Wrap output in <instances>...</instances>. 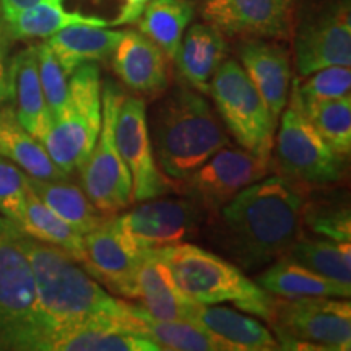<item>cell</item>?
Masks as SVG:
<instances>
[{"label":"cell","instance_id":"6da1fadb","mask_svg":"<svg viewBox=\"0 0 351 351\" xmlns=\"http://www.w3.org/2000/svg\"><path fill=\"white\" fill-rule=\"evenodd\" d=\"M300 184L265 176L219 210V234L236 262L256 269L287 254L300 239L306 204Z\"/></svg>","mask_w":351,"mask_h":351},{"label":"cell","instance_id":"7a4b0ae2","mask_svg":"<svg viewBox=\"0 0 351 351\" xmlns=\"http://www.w3.org/2000/svg\"><path fill=\"white\" fill-rule=\"evenodd\" d=\"M20 244L32 265L39 309L57 333L54 345L65 328L86 324L112 326L137 335L130 304L109 296L70 254L25 232Z\"/></svg>","mask_w":351,"mask_h":351},{"label":"cell","instance_id":"3957f363","mask_svg":"<svg viewBox=\"0 0 351 351\" xmlns=\"http://www.w3.org/2000/svg\"><path fill=\"white\" fill-rule=\"evenodd\" d=\"M152 145L161 171L171 179L184 181L228 147L230 137L204 96L178 88L156 109Z\"/></svg>","mask_w":351,"mask_h":351},{"label":"cell","instance_id":"277c9868","mask_svg":"<svg viewBox=\"0 0 351 351\" xmlns=\"http://www.w3.org/2000/svg\"><path fill=\"white\" fill-rule=\"evenodd\" d=\"M161 249L176 288L186 300L204 306L232 302L244 313L271 319L275 298L223 257L189 243Z\"/></svg>","mask_w":351,"mask_h":351},{"label":"cell","instance_id":"5b68a950","mask_svg":"<svg viewBox=\"0 0 351 351\" xmlns=\"http://www.w3.org/2000/svg\"><path fill=\"white\" fill-rule=\"evenodd\" d=\"M21 234L16 230L0 243V350L52 351L57 333L39 309Z\"/></svg>","mask_w":351,"mask_h":351},{"label":"cell","instance_id":"8992f818","mask_svg":"<svg viewBox=\"0 0 351 351\" xmlns=\"http://www.w3.org/2000/svg\"><path fill=\"white\" fill-rule=\"evenodd\" d=\"M69 99L64 112L44 135L47 155L65 174L80 169L93 150L101 129V82L95 62L83 64L70 73Z\"/></svg>","mask_w":351,"mask_h":351},{"label":"cell","instance_id":"52a82bcc","mask_svg":"<svg viewBox=\"0 0 351 351\" xmlns=\"http://www.w3.org/2000/svg\"><path fill=\"white\" fill-rule=\"evenodd\" d=\"M282 350L348 351L351 304L345 298L301 296L275 300L269 320Z\"/></svg>","mask_w":351,"mask_h":351},{"label":"cell","instance_id":"ba28073f","mask_svg":"<svg viewBox=\"0 0 351 351\" xmlns=\"http://www.w3.org/2000/svg\"><path fill=\"white\" fill-rule=\"evenodd\" d=\"M280 117L275 156L285 178L311 186H324L341 179L345 156L333 152L307 119L298 93V80L293 83L291 96Z\"/></svg>","mask_w":351,"mask_h":351},{"label":"cell","instance_id":"9c48e42d","mask_svg":"<svg viewBox=\"0 0 351 351\" xmlns=\"http://www.w3.org/2000/svg\"><path fill=\"white\" fill-rule=\"evenodd\" d=\"M125 95L106 82L101 95V129L85 163L80 166L82 186L103 215H116L132 204V178L116 145V119Z\"/></svg>","mask_w":351,"mask_h":351},{"label":"cell","instance_id":"30bf717a","mask_svg":"<svg viewBox=\"0 0 351 351\" xmlns=\"http://www.w3.org/2000/svg\"><path fill=\"white\" fill-rule=\"evenodd\" d=\"M223 121L244 150L270 156L276 121L262 95L236 60H223L208 85Z\"/></svg>","mask_w":351,"mask_h":351},{"label":"cell","instance_id":"8fae6325","mask_svg":"<svg viewBox=\"0 0 351 351\" xmlns=\"http://www.w3.org/2000/svg\"><path fill=\"white\" fill-rule=\"evenodd\" d=\"M116 145L132 178V202H145L178 191V184L161 171L147 124V104L125 96L116 119Z\"/></svg>","mask_w":351,"mask_h":351},{"label":"cell","instance_id":"7c38bea8","mask_svg":"<svg viewBox=\"0 0 351 351\" xmlns=\"http://www.w3.org/2000/svg\"><path fill=\"white\" fill-rule=\"evenodd\" d=\"M270 173V156L249 150L223 147L210 156L186 181V192L195 204L218 213L244 187L261 181Z\"/></svg>","mask_w":351,"mask_h":351},{"label":"cell","instance_id":"4fadbf2b","mask_svg":"<svg viewBox=\"0 0 351 351\" xmlns=\"http://www.w3.org/2000/svg\"><path fill=\"white\" fill-rule=\"evenodd\" d=\"M121 230L140 251L178 245L199 230V208L194 200L152 199L116 218Z\"/></svg>","mask_w":351,"mask_h":351},{"label":"cell","instance_id":"5bb4252c","mask_svg":"<svg viewBox=\"0 0 351 351\" xmlns=\"http://www.w3.org/2000/svg\"><path fill=\"white\" fill-rule=\"evenodd\" d=\"M142 251L108 217L96 230L83 234L85 270L117 295L137 300V270Z\"/></svg>","mask_w":351,"mask_h":351},{"label":"cell","instance_id":"9a60e30c","mask_svg":"<svg viewBox=\"0 0 351 351\" xmlns=\"http://www.w3.org/2000/svg\"><path fill=\"white\" fill-rule=\"evenodd\" d=\"M295 0H207L202 15L223 34L288 39Z\"/></svg>","mask_w":351,"mask_h":351},{"label":"cell","instance_id":"2e32d148","mask_svg":"<svg viewBox=\"0 0 351 351\" xmlns=\"http://www.w3.org/2000/svg\"><path fill=\"white\" fill-rule=\"evenodd\" d=\"M296 69L307 77L320 69L351 65V16L348 2L328 8L300 28L295 39Z\"/></svg>","mask_w":351,"mask_h":351},{"label":"cell","instance_id":"e0dca14e","mask_svg":"<svg viewBox=\"0 0 351 351\" xmlns=\"http://www.w3.org/2000/svg\"><path fill=\"white\" fill-rule=\"evenodd\" d=\"M241 65L262 95L271 116L280 121L291 85L289 52L276 43L247 38L239 46Z\"/></svg>","mask_w":351,"mask_h":351},{"label":"cell","instance_id":"ac0fdd59","mask_svg":"<svg viewBox=\"0 0 351 351\" xmlns=\"http://www.w3.org/2000/svg\"><path fill=\"white\" fill-rule=\"evenodd\" d=\"M168 57L143 33L124 32L112 52V67L122 83L142 95H158L169 82Z\"/></svg>","mask_w":351,"mask_h":351},{"label":"cell","instance_id":"d6986e66","mask_svg":"<svg viewBox=\"0 0 351 351\" xmlns=\"http://www.w3.org/2000/svg\"><path fill=\"white\" fill-rule=\"evenodd\" d=\"M135 285L137 300L152 317L192 322L194 302L186 300L176 288L163 249H143Z\"/></svg>","mask_w":351,"mask_h":351},{"label":"cell","instance_id":"ffe728a7","mask_svg":"<svg viewBox=\"0 0 351 351\" xmlns=\"http://www.w3.org/2000/svg\"><path fill=\"white\" fill-rule=\"evenodd\" d=\"M8 85L20 124L41 142L49 130L52 117L39 80L36 46L25 47L13 57L8 65Z\"/></svg>","mask_w":351,"mask_h":351},{"label":"cell","instance_id":"44dd1931","mask_svg":"<svg viewBox=\"0 0 351 351\" xmlns=\"http://www.w3.org/2000/svg\"><path fill=\"white\" fill-rule=\"evenodd\" d=\"M226 51L225 34L217 26L197 23L184 33L174 62L186 83L200 93H208L210 82L225 60Z\"/></svg>","mask_w":351,"mask_h":351},{"label":"cell","instance_id":"7402d4cb","mask_svg":"<svg viewBox=\"0 0 351 351\" xmlns=\"http://www.w3.org/2000/svg\"><path fill=\"white\" fill-rule=\"evenodd\" d=\"M137 335L155 343L160 350L176 351H234L207 328L191 320H161L152 317L142 306L130 304Z\"/></svg>","mask_w":351,"mask_h":351},{"label":"cell","instance_id":"603a6c76","mask_svg":"<svg viewBox=\"0 0 351 351\" xmlns=\"http://www.w3.org/2000/svg\"><path fill=\"white\" fill-rule=\"evenodd\" d=\"M192 322L225 340L234 351H271L280 348L271 332L258 320L228 307L194 304Z\"/></svg>","mask_w":351,"mask_h":351},{"label":"cell","instance_id":"cb8c5ba5","mask_svg":"<svg viewBox=\"0 0 351 351\" xmlns=\"http://www.w3.org/2000/svg\"><path fill=\"white\" fill-rule=\"evenodd\" d=\"M124 32L106 29V26L72 25L49 36L47 44L70 75L77 67L88 62H99L112 56Z\"/></svg>","mask_w":351,"mask_h":351},{"label":"cell","instance_id":"d4e9b609","mask_svg":"<svg viewBox=\"0 0 351 351\" xmlns=\"http://www.w3.org/2000/svg\"><path fill=\"white\" fill-rule=\"evenodd\" d=\"M0 156L15 163L29 178L47 181L67 179V174L47 155L44 145L20 124L12 108L0 109Z\"/></svg>","mask_w":351,"mask_h":351},{"label":"cell","instance_id":"484cf974","mask_svg":"<svg viewBox=\"0 0 351 351\" xmlns=\"http://www.w3.org/2000/svg\"><path fill=\"white\" fill-rule=\"evenodd\" d=\"M258 287L278 298L301 296H327L350 298L351 287L340 285L326 276L306 269L289 256L278 257L270 269H267L257 278Z\"/></svg>","mask_w":351,"mask_h":351},{"label":"cell","instance_id":"4316f807","mask_svg":"<svg viewBox=\"0 0 351 351\" xmlns=\"http://www.w3.org/2000/svg\"><path fill=\"white\" fill-rule=\"evenodd\" d=\"M28 184L41 202L80 234L96 230L108 218L95 207L86 192L69 179L47 181L28 176Z\"/></svg>","mask_w":351,"mask_h":351},{"label":"cell","instance_id":"83f0119b","mask_svg":"<svg viewBox=\"0 0 351 351\" xmlns=\"http://www.w3.org/2000/svg\"><path fill=\"white\" fill-rule=\"evenodd\" d=\"M8 34L15 39L49 38L72 25L109 26V21L95 15L67 12L64 0H43L5 20Z\"/></svg>","mask_w":351,"mask_h":351},{"label":"cell","instance_id":"f1b7e54d","mask_svg":"<svg viewBox=\"0 0 351 351\" xmlns=\"http://www.w3.org/2000/svg\"><path fill=\"white\" fill-rule=\"evenodd\" d=\"M194 12V3L189 0H152L138 20L140 33L174 60Z\"/></svg>","mask_w":351,"mask_h":351},{"label":"cell","instance_id":"f546056e","mask_svg":"<svg viewBox=\"0 0 351 351\" xmlns=\"http://www.w3.org/2000/svg\"><path fill=\"white\" fill-rule=\"evenodd\" d=\"M29 238L52 244L70 254L77 262H83V234L56 215L29 187L25 213L19 225Z\"/></svg>","mask_w":351,"mask_h":351},{"label":"cell","instance_id":"4dcf8cb0","mask_svg":"<svg viewBox=\"0 0 351 351\" xmlns=\"http://www.w3.org/2000/svg\"><path fill=\"white\" fill-rule=\"evenodd\" d=\"M288 256L332 282L351 287V243L300 238Z\"/></svg>","mask_w":351,"mask_h":351},{"label":"cell","instance_id":"1f68e13d","mask_svg":"<svg viewBox=\"0 0 351 351\" xmlns=\"http://www.w3.org/2000/svg\"><path fill=\"white\" fill-rule=\"evenodd\" d=\"M304 112L311 124L328 147L341 156L351 150V96L326 101H302Z\"/></svg>","mask_w":351,"mask_h":351},{"label":"cell","instance_id":"d6a6232c","mask_svg":"<svg viewBox=\"0 0 351 351\" xmlns=\"http://www.w3.org/2000/svg\"><path fill=\"white\" fill-rule=\"evenodd\" d=\"M36 52L39 80H41L44 99H46L47 109H49L52 121H54L67 106L69 80L49 44H39V46H36Z\"/></svg>","mask_w":351,"mask_h":351},{"label":"cell","instance_id":"836d02e7","mask_svg":"<svg viewBox=\"0 0 351 351\" xmlns=\"http://www.w3.org/2000/svg\"><path fill=\"white\" fill-rule=\"evenodd\" d=\"M28 192V174L0 156V215L19 225L25 213Z\"/></svg>","mask_w":351,"mask_h":351},{"label":"cell","instance_id":"e575fe53","mask_svg":"<svg viewBox=\"0 0 351 351\" xmlns=\"http://www.w3.org/2000/svg\"><path fill=\"white\" fill-rule=\"evenodd\" d=\"M306 82H298V93L302 101L337 99L350 95L351 70L343 65L320 69L307 75Z\"/></svg>","mask_w":351,"mask_h":351},{"label":"cell","instance_id":"d590c367","mask_svg":"<svg viewBox=\"0 0 351 351\" xmlns=\"http://www.w3.org/2000/svg\"><path fill=\"white\" fill-rule=\"evenodd\" d=\"M304 221L311 230L327 239L351 243V218L348 208H326L304 213Z\"/></svg>","mask_w":351,"mask_h":351},{"label":"cell","instance_id":"8d00e7d4","mask_svg":"<svg viewBox=\"0 0 351 351\" xmlns=\"http://www.w3.org/2000/svg\"><path fill=\"white\" fill-rule=\"evenodd\" d=\"M7 25L0 13V103L10 98V85H8V64H7Z\"/></svg>","mask_w":351,"mask_h":351},{"label":"cell","instance_id":"74e56055","mask_svg":"<svg viewBox=\"0 0 351 351\" xmlns=\"http://www.w3.org/2000/svg\"><path fill=\"white\" fill-rule=\"evenodd\" d=\"M152 0H122L121 10L112 21H109V26H122L137 23L142 16L145 7L150 3Z\"/></svg>","mask_w":351,"mask_h":351},{"label":"cell","instance_id":"f35d334b","mask_svg":"<svg viewBox=\"0 0 351 351\" xmlns=\"http://www.w3.org/2000/svg\"><path fill=\"white\" fill-rule=\"evenodd\" d=\"M39 2H43V0H0V13H2L3 20H8L15 13L36 5Z\"/></svg>","mask_w":351,"mask_h":351},{"label":"cell","instance_id":"ab89813d","mask_svg":"<svg viewBox=\"0 0 351 351\" xmlns=\"http://www.w3.org/2000/svg\"><path fill=\"white\" fill-rule=\"evenodd\" d=\"M16 230H20V228L16 226L15 223L10 221V219L5 217H0V243H2L8 234H12V232H15Z\"/></svg>","mask_w":351,"mask_h":351}]
</instances>
